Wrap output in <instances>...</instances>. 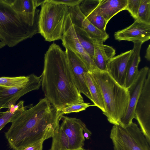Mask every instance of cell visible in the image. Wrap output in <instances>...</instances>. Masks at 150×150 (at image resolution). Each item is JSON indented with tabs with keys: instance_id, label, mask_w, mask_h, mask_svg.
Wrapping results in <instances>:
<instances>
[{
	"instance_id": "cell-1",
	"label": "cell",
	"mask_w": 150,
	"mask_h": 150,
	"mask_svg": "<svg viewBox=\"0 0 150 150\" xmlns=\"http://www.w3.org/2000/svg\"><path fill=\"white\" fill-rule=\"evenodd\" d=\"M63 115L45 98L15 116L5 135L11 147L21 150L38 141L52 137Z\"/></svg>"
},
{
	"instance_id": "cell-2",
	"label": "cell",
	"mask_w": 150,
	"mask_h": 150,
	"mask_svg": "<svg viewBox=\"0 0 150 150\" xmlns=\"http://www.w3.org/2000/svg\"><path fill=\"white\" fill-rule=\"evenodd\" d=\"M41 86L46 98L58 111L70 105L84 102L75 84L65 51L54 43L44 55Z\"/></svg>"
},
{
	"instance_id": "cell-3",
	"label": "cell",
	"mask_w": 150,
	"mask_h": 150,
	"mask_svg": "<svg viewBox=\"0 0 150 150\" xmlns=\"http://www.w3.org/2000/svg\"><path fill=\"white\" fill-rule=\"evenodd\" d=\"M90 73L103 96L105 108L103 113L110 123L119 126L128 107L129 96L128 89L120 85L107 71L96 70Z\"/></svg>"
},
{
	"instance_id": "cell-4",
	"label": "cell",
	"mask_w": 150,
	"mask_h": 150,
	"mask_svg": "<svg viewBox=\"0 0 150 150\" xmlns=\"http://www.w3.org/2000/svg\"><path fill=\"white\" fill-rule=\"evenodd\" d=\"M38 20L32 26L24 23L7 0H0V41L9 47L39 33Z\"/></svg>"
},
{
	"instance_id": "cell-5",
	"label": "cell",
	"mask_w": 150,
	"mask_h": 150,
	"mask_svg": "<svg viewBox=\"0 0 150 150\" xmlns=\"http://www.w3.org/2000/svg\"><path fill=\"white\" fill-rule=\"evenodd\" d=\"M41 6L38 21L39 33L47 41L61 40L69 7L51 0H45Z\"/></svg>"
},
{
	"instance_id": "cell-6",
	"label": "cell",
	"mask_w": 150,
	"mask_h": 150,
	"mask_svg": "<svg viewBox=\"0 0 150 150\" xmlns=\"http://www.w3.org/2000/svg\"><path fill=\"white\" fill-rule=\"evenodd\" d=\"M110 138L114 150H150V144L140 128L133 122L126 128L114 125Z\"/></svg>"
},
{
	"instance_id": "cell-7",
	"label": "cell",
	"mask_w": 150,
	"mask_h": 150,
	"mask_svg": "<svg viewBox=\"0 0 150 150\" xmlns=\"http://www.w3.org/2000/svg\"><path fill=\"white\" fill-rule=\"evenodd\" d=\"M134 118L150 145V69L149 70L134 111Z\"/></svg>"
},
{
	"instance_id": "cell-8",
	"label": "cell",
	"mask_w": 150,
	"mask_h": 150,
	"mask_svg": "<svg viewBox=\"0 0 150 150\" xmlns=\"http://www.w3.org/2000/svg\"><path fill=\"white\" fill-rule=\"evenodd\" d=\"M63 46L74 53L83 62L89 72L98 70L93 59L84 50L76 35L74 25L68 14L65 23L61 40Z\"/></svg>"
},
{
	"instance_id": "cell-9",
	"label": "cell",
	"mask_w": 150,
	"mask_h": 150,
	"mask_svg": "<svg viewBox=\"0 0 150 150\" xmlns=\"http://www.w3.org/2000/svg\"><path fill=\"white\" fill-rule=\"evenodd\" d=\"M41 86L40 76L34 74L29 81L23 85L16 87L0 86V110L9 109L16 105V102L22 96L31 91L38 90Z\"/></svg>"
},
{
	"instance_id": "cell-10",
	"label": "cell",
	"mask_w": 150,
	"mask_h": 150,
	"mask_svg": "<svg viewBox=\"0 0 150 150\" xmlns=\"http://www.w3.org/2000/svg\"><path fill=\"white\" fill-rule=\"evenodd\" d=\"M150 69L147 66L141 69L134 83L127 88L129 96L128 107L125 115L119 123V126L123 128H126L129 125L134 118L136 105Z\"/></svg>"
},
{
	"instance_id": "cell-11",
	"label": "cell",
	"mask_w": 150,
	"mask_h": 150,
	"mask_svg": "<svg viewBox=\"0 0 150 150\" xmlns=\"http://www.w3.org/2000/svg\"><path fill=\"white\" fill-rule=\"evenodd\" d=\"M60 125L68 139L70 150H79L83 148L85 138L83 130L86 126L80 119L63 115Z\"/></svg>"
},
{
	"instance_id": "cell-12",
	"label": "cell",
	"mask_w": 150,
	"mask_h": 150,
	"mask_svg": "<svg viewBox=\"0 0 150 150\" xmlns=\"http://www.w3.org/2000/svg\"><path fill=\"white\" fill-rule=\"evenodd\" d=\"M65 52L77 88L81 93L84 95L92 101L86 79V74L89 72L88 69L82 60L72 51L65 48Z\"/></svg>"
},
{
	"instance_id": "cell-13",
	"label": "cell",
	"mask_w": 150,
	"mask_h": 150,
	"mask_svg": "<svg viewBox=\"0 0 150 150\" xmlns=\"http://www.w3.org/2000/svg\"><path fill=\"white\" fill-rule=\"evenodd\" d=\"M116 40L132 41H140L143 43L150 39V25L135 20L129 26L115 32Z\"/></svg>"
},
{
	"instance_id": "cell-14",
	"label": "cell",
	"mask_w": 150,
	"mask_h": 150,
	"mask_svg": "<svg viewBox=\"0 0 150 150\" xmlns=\"http://www.w3.org/2000/svg\"><path fill=\"white\" fill-rule=\"evenodd\" d=\"M132 50L114 56L107 63V71L121 86L126 88L125 83L128 60Z\"/></svg>"
},
{
	"instance_id": "cell-15",
	"label": "cell",
	"mask_w": 150,
	"mask_h": 150,
	"mask_svg": "<svg viewBox=\"0 0 150 150\" xmlns=\"http://www.w3.org/2000/svg\"><path fill=\"white\" fill-rule=\"evenodd\" d=\"M22 21L33 26L38 20L40 10L37 8L34 0H7Z\"/></svg>"
},
{
	"instance_id": "cell-16",
	"label": "cell",
	"mask_w": 150,
	"mask_h": 150,
	"mask_svg": "<svg viewBox=\"0 0 150 150\" xmlns=\"http://www.w3.org/2000/svg\"><path fill=\"white\" fill-rule=\"evenodd\" d=\"M127 0H100L95 11L101 16L107 23L115 15L125 10Z\"/></svg>"
},
{
	"instance_id": "cell-17",
	"label": "cell",
	"mask_w": 150,
	"mask_h": 150,
	"mask_svg": "<svg viewBox=\"0 0 150 150\" xmlns=\"http://www.w3.org/2000/svg\"><path fill=\"white\" fill-rule=\"evenodd\" d=\"M99 1L100 0H82L79 7L82 13L92 24L100 30L105 32L106 22L95 11Z\"/></svg>"
},
{
	"instance_id": "cell-18",
	"label": "cell",
	"mask_w": 150,
	"mask_h": 150,
	"mask_svg": "<svg viewBox=\"0 0 150 150\" xmlns=\"http://www.w3.org/2000/svg\"><path fill=\"white\" fill-rule=\"evenodd\" d=\"M93 42L94 53L92 59L94 64L98 69L107 71V63L114 57L115 50L112 47L104 45L102 42Z\"/></svg>"
},
{
	"instance_id": "cell-19",
	"label": "cell",
	"mask_w": 150,
	"mask_h": 150,
	"mask_svg": "<svg viewBox=\"0 0 150 150\" xmlns=\"http://www.w3.org/2000/svg\"><path fill=\"white\" fill-rule=\"evenodd\" d=\"M134 44L127 64L125 83L127 88L134 83L138 76L139 72L138 67L141 61L140 51L143 43L140 41H137Z\"/></svg>"
},
{
	"instance_id": "cell-20",
	"label": "cell",
	"mask_w": 150,
	"mask_h": 150,
	"mask_svg": "<svg viewBox=\"0 0 150 150\" xmlns=\"http://www.w3.org/2000/svg\"><path fill=\"white\" fill-rule=\"evenodd\" d=\"M88 87L94 106L100 108L104 112L105 111L104 103L101 91L91 73H88L86 76Z\"/></svg>"
},
{
	"instance_id": "cell-21",
	"label": "cell",
	"mask_w": 150,
	"mask_h": 150,
	"mask_svg": "<svg viewBox=\"0 0 150 150\" xmlns=\"http://www.w3.org/2000/svg\"><path fill=\"white\" fill-rule=\"evenodd\" d=\"M24 101L21 100L6 111L2 112L0 110V131L15 116L28 108V106H24Z\"/></svg>"
},
{
	"instance_id": "cell-22",
	"label": "cell",
	"mask_w": 150,
	"mask_h": 150,
	"mask_svg": "<svg viewBox=\"0 0 150 150\" xmlns=\"http://www.w3.org/2000/svg\"><path fill=\"white\" fill-rule=\"evenodd\" d=\"M52 138L51 146L49 150H70L68 138L60 126L55 130Z\"/></svg>"
},
{
	"instance_id": "cell-23",
	"label": "cell",
	"mask_w": 150,
	"mask_h": 150,
	"mask_svg": "<svg viewBox=\"0 0 150 150\" xmlns=\"http://www.w3.org/2000/svg\"><path fill=\"white\" fill-rule=\"evenodd\" d=\"M74 26L80 43L85 51L92 59L94 53L93 40L83 29L74 25Z\"/></svg>"
},
{
	"instance_id": "cell-24",
	"label": "cell",
	"mask_w": 150,
	"mask_h": 150,
	"mask_svg": "<svg viewBox=\"0 0 150 150\" xmlns=\"http://www.w3.org/2000/svg\"><path fill=\"white\" fill-rule=\"evenodd\" d=\"M32 74L27 76L14 77H0V86L13 87L22 86L27 83L31 78Z\"/></svg>"
},
{
	"instance_id": "cell-25",
	"label": "cell",
	"mask_w": 150,
	"mask_h": 150,
	"mask_svg": "<svg viewBox=\"0 0 150 150\" xmlns=\"http://www.w3.org/2000/svg\"><path fill=\"white\" fill-rule=\"evenodd\" d=\"M136 20L150 25V0H141Z\"/></svg>"
},
{
	"instance_id": "cell-26",
	"label": "cell",
	"mask_w": 150,
	"mask_h": 150,
	"mask_svg": "<svg viewBox=\"0 0 150 150\" xmlns=\"http://www.w3.org/2000/svg\"><path fill=\"white\" fill-rule=\"evenodd\" d=\"M94 106V104L83 103L74 104L65 107L60 111L62 115L74 112H79L85 110L87 108Z\"/></svg>"
},
{
	"instance_id": "cell-27",
	"label": "cell",
	"mask_w": 150,
	"mask_h": 150,
	"mask_svg": "<svg viewBox=\"0 0 150 150\" xmlns=\"http://www.w3.org/2000/svg\"><path fill=\"white\" fill-rule=\"evenodd\" d=\"M141 0H127L125 10H127L132 16L136 19Z\"/></svg>"
},
{
	"instance_id": "cell-28",
	"label": "cell",
	"mask_w": 150,
	"mask_h": 150,
	"mask_svg": "<svg viewBox=\"0 0 150 150\" xmlns=\"http://www.w3.org/2000/svg\"><path fill=\"white\" fill-rule=\"evenodd\" d=\"M54 2L64 4L68 7L79 5L82 0H51Z\"/></svg>"
},
{
	"instance_id": "cell-29",
	"label": "cell",
	"mask_w": 150,
	"mask_h": 150,
	"mask_svg": "<svg viewBox=\"0 0 150 150\" xmlns=\"http://www.w3.org/2000/svg\"><path fill=\"white\" fill-rule=\"evenodd\" d=\"M45 140L42 139L38 141L27 146L21 150H42L43 144Z\"/></svg>"
},
{
	"instance_id": "cell-30",
	"label": "cell",
	"mask_w": 150,
	"mask_h": 150,
	"mask_svg": "<svg viewBox=\"0 0 150 150\" xmlns=\"http://www.w3.org/2000/svg\"><path fill=\"white\" fill-rule=\"evenodd\" d=\"M83 131L84 132L83 136L86 139H90L92 133L87 128L86 126L84 128Z\"/></svg>"
},
{
	"instance_id": "cell-31",
	"label": "cell",
	"mask_w": 150,
	"mask_h": 150,
	"mask_svg": "<svg viewBox=\"0 0 150 150\" xmlns=\"http://www.w3.org/2000/svg\"><path fill=\"white\" fill-rule=\"evenodd\" d=\"M145 58L148 61L150 60V45H149L146 50V52L145 56Z\"/></svg>"
},
{
	"instance_id": "cell-32",
	"label": "cell",
	"mask_w": 150,
	"mask_h": 150,
	"mask_svg": "<svg viewBox=\"0 0 150 150\" xmlns=\"http://www.w3.org/2000/svg\"><path fill=\"white\" fill-rule=\"evenodd\" d=\"M35 5L36 7L44 3L45 0H34Z\"/></svg>"
},
{
	"instance_id": "cell-33",
	"label": "cell",
	"mask_w": 150,
	"mask_h": 150,
	"mask_svg": "<svg viewBox=\"0 0 150 150\" xmlns=\"http://www.w3.org/2000/svg\"><path fill=\"white\" fill-rule=\"evenodd\" d=\"M6 45V44L4 42L0 41V49L3 48Z\"/></svg>"
},
{
	"instance_id": "cell-34",
	"label": "cell",
	"mask_w": 150,
	"mask_h": 150,
	"mask_svg": "<svg viewBox=\"0 0 150 150\" xmlns=\"http://www.w3.org/2000/svg\"><path fill=\"white\" fill-rule=\"evenodd\" d=\"M79 150H87V149H84L83 148H82L80 149Z\"/></svg>"
}]
</instances>
